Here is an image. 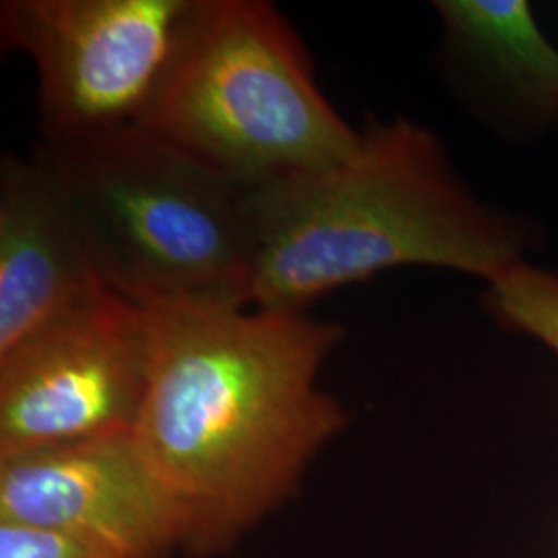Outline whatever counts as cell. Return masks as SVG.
<instances>
[{
  "instance_id": "obj_1",
  "label": "cell",
  "mask_w": 558,
  "mask_h": 558,
  "mask_svg": "<svg viewBox=\"0 0 558 558\" xmlns=\"http://www.w3.org/2000/svg\"><path fill=\"white\" fill-rule=\"evenodd\" d=\"M145 308L151 352L133 435L174 505L180 553L223 557L294 499L348 426L320 385L343 329L248 304Z\"/></svg>"
},
{
  "instance_id": "obj_2",
  "label": "cell",
  "mask_w": 558,
  "mask_h": 558,
  "mask_svg": "<svg viewBox=\"0 0 558 558\" xmlns=\"http://www.w3.org/2000/svg\"><path fill=\"white\" fill-rule=\"evenodd\" d=\"M333 166L251 189V306L311 302L396 267L500 278L527 260V223L480 199L442 141L412 119H373Z\"/></svg>"
},
{
  "instance_id": "obj_3",
  "label": "cell",
  "mask_w": 558,
  "mask_h": 558,
  "mask_svg": "<svg viewBox=\"0 0 558 558\" xmlns=\"http://www.w3.org/2000/svg\"><path fill=\"white\" fill-rule=\"evenodd\" d=\"M38 154L112 292L141 306L248 304L253 186L145 126Z\"/></svg>"
},
{
  "instance_id": "obj_4",
  "label": "cell",
  "mask_w": 558,
  "mask_h": 558,
  "mask_svg": "<svg viewBox=\"0 0 558 558\" xmlns=\"http://www.w3.org/2000/svg\"><path fill=\"white\" fill-rule=\"evenodd\" d=\"M145 129L260 186L350 158L362 131L327 100L294 27L263 0H207Z\"/></svg>"
},
{
  "instance_id": "obj_5",
  "label": "cell",
  "mask_w": 558,
  "mask_h": 558,
  "mask_svg": "<svg viewBox=\"0 0 558 558\" xmlns=\"http://www.w3.org/2000/svg\"><path fill=\"white\" fill-rule=\"evenodd\" d=\"M207 0H4V46L32 60L41 143L143 126Z\"/></svg>"
},
{
  "instance_id": "obj_6",
  "label": "cell",
  "mask_w": 558,
  "mask_h": 558,
  "mask_svg": "<svg viewBox=\"0 0 558 558\" xmlns=\"http://www.w3.org/2000/svg\"><path fill=\"white\" fill-rule=\"evenodd\" d=\"M149 311L106 290L0 354V458L133 433Z\"/></svg>"
},
{
  "instance_id": "obj_7",
  "label": "cell",
  "mask_w": 558,
  "mask_h": 558,
  "mask_svg": "<svg viewBox=\"0 0 558 558\" xmlns=\"http://www.w3.org/2000/svg\"><path fill=\"white\" fill-rule=\"evenodd\" d=\"M0 521L54 530L120 558L182 550L174 505L133 433L0 458Z\"/></svg>"
},
{
  "instance_id": "obj_8",
  "label": "cell",
  "mask_w": 558,
  "mask_h": 558,
  "mask_svg": "<svg viewBox=\"0 0 558 558\" xmlns=\"http://www.w3.org/2000/svg\"><path fill=\"white\" fill-rule=\"evenodd\" d=\"M110 290L48 163L0 161V354Z\"/></svg>"
},
{
  "instance_id": "obj_9",
  "label": "cell",
  "mask_w": 558,
  "mask_h": 558,
  "mask_svg": "<svg viewBox=\"0 0 558 558\" xmlns=\"http://www.w3.org/2000/svg\"><path fill=\"white\" fill-rule=\"evenodd\" d=\"M442 57L495 126L536 135L558 119V48L525 0H440Z\"/></svg>"
},
{
  "instance_id": "obj_10",
  "label": "cell",
  "mask_w": 558,
  "mask_h": 558,
  "mask_svg": "<svg viewBox=\"0 0 558 558\" xmlns=\"http://www.w3.org/2000/svg\"><path fill=\"white\" fill-rule=\"evenodd\" d=\"M484 308L502 329L536 339L558 359V271L519 263L486 283Z\"/></svg>"
},
{
  "instance_id": "obj_11",
  "label": "cell",
  "mask_w": 558,
  "mask_h": 558,
  "mask_svg": "<svg viewBox=\"0 0 558 558\" xmlns=\"http://www.w3.org/2000/svg\"><path fill=\"white\" fill-rule=\"evenodd\" d=\"M0 558H120L54 530L0 521Z\"/></svg>"
},
{
  "instance_id": "obj_12",
  "label": "cell",
  "mask_w": 558,
  "mask_h": 558,
  "mask_svg": "<svg viewBox=\"0 0 558 558\" xmlns=\"http://www.w3.org/2000/svg\"><path fill=\"white\" fill-rule=\"evenodd\" d=\"M557 539H558V536H557ZM557 544H558V542H557Z\"/></svg>"
}]
</instances>
